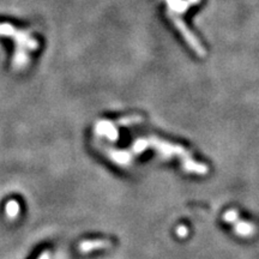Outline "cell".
Here are the masks:
<instances>
[{
	"instance_id": "1",
	"label": "cell",
	"mask_w": 259,
	"mask_h": 259,
	"mask_svg": "<svg viewBox=\"0 0 259 259\" xmlns=\"http://www.w3.org/2000/svg\"><path fill=\"white\" fill-rule=\"evenodd\" d=\"M171 18H172V21L174 22L175 26H177V28L179 29V31L183 35V37H185L186 41L190 43L191 47L193 48L194 52H196L197 54H199V55H204L205 52H204L203 46H202L201 43L198 42V40L196 39V36H194L192 32L188 30V28L186 26V24L183 23V22L180 20V18L175 17L174 15H171Z\"/></svg>"
},
{
	"instance_id": "3",
	"label": "cell",
	"mask_w": 259,
	"mask_h": 259,
	"mask_svg": "<svg viewBox=\"0 0 259 259\" xmlns=\"http://www.w3.org/2000/svg\"><path fill=\"white\" fill-rule=\"evenodd\" d=\"M18 211H20V205L17 204V202L11 201V202H9V203H7L6 212H7V215L10 216V217H15V216L18 214Z\"/></svg>"
},
{
	"instance_id": "5",
	"label": "cell",
	"mask_w": 259,
	"mask_h": 259,
	"mask_svg": "<svg viewBox=\"0 0 259 259\" xmlns=\"http://www.w3.org/2000/svg\"><path fill=\"white\" fill-rule=\"evenodd\" d=\"M40 259H50V256L47 255V253H43V255L41 256V258Z\"/></svg>"
},
{
	"instance_id": "2",
	"label": "cell",
	"mask_w": 259,
	"mask_h": 259,
	"mask_svg": "<svg viewBox=\"0 0 259 259\" xmlns=\"http://www.w3.org/2000/svg\"><path fill=\"white\" fill-rule=\"evenodd\" d=\"M28 61H29V58L26 54V52L23 51V48L18 47L17 52H16L15 54V59H13V64H15V66L22 69V67L26 66V65L28 64Z\"/></svg>"
},
{
	"instance_id": "4",
	"label": "cell",
	"mask_w": 259,
	"mask_h": 259,
	"mask_svg": "<svg viewBox=\"0 0 259 259\" xmlns=\"http://www.w3.org/2000/svg\"><path fill=\"white\" fill-rule=\"evenodd\" d=\"M0 35H16V29L10 24H0Z\"/></svg>"
}]
</instances>
